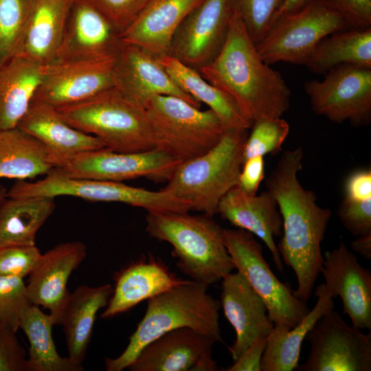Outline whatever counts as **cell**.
<instances>
[{
    "label": "cell",
    "mask_w": 371,
    "mask_h": 371,
    "mask_svg": "<svg viewBox=\"0 0 371 371\" xmlns=\"http://www.w3.org/2000/svg\"><path fill=\"white\" fill-rule=\"evenodd\" d=\"M8 190L2 185H0V205L7 196Z\"/></svg>",
    "instance_id": "cell-49"
},
{
    "label": "cell",
    "mask_w": 371,
    "mask_h": 371,
    "mask_svg": "<svg viewBox=\"0 0 371 371\" xmlns=\"http://www.w3.org/2000/svg\"><path fill=\"white\" fill-rule=\"evenodd\" d=\"M113 286L81 285L70 293L60 324L66 338L68 357L82 365L90 344L98 311L106 307Z\"/></svg>",
    "instance_id": "cell-27"
},
{
    "label": "cell",
    "mask_w": 371,
    "mask_h": 371,
    "mask_svg": "<svg viewBox=\"0 0 371 371\" xmlns=\"http://www.w3.org/2000/svg\"><path fill=\"white\" fill-rule=\"evenodd\" d=\"M176 84L199 103L205 104L221 120L226 129H250L253 122L227 94L214 87L199 72L167 55L158 56Z\"/></svg>",
    "instance_id": "cell-30"
},
{
    "label": "cell",
    "mask_w": 371,
    "mask_h": 371,
    "mask_svg": "<svg viewBox=\"0 0 371 371\" xmlns=\"http://www.w3.org/2000/svg\"><path fill=\"white\" fill-rule=\"evenodd\" d=\"M16 333L0 322V371H27V355Z\"/></svg>",
    "instance_id": "cell-42"
},
{
    "label": "cell",
    "mask_w": 371,
    "mask_h": 371,
    "mask_svg": "<svg viewBox=\"0 0 371 371\" xmlns=\"http://www.w3.org/2000/svg\"><path fill=\"white\" fill-rule=\"evenodd\" d=\"M264 178V157H254L243 162L238 176L237 186L247 194L254 195L256 194Z\"/></svg>",
    "instance_id": "cell-44"
},
{
    "label": "cell",
    "mask_w": 371,
    "mask_h": 371,
    "mask_svg": "<svg viewBox=\"0 0 371 371\" xmlns=\"http://www.w3.org/2000/svg\"><path fill=\"white\" fill-rule=\"evenodd\" d=\"M146 231L169 243L177 266L192 280L207 286L221 281L235 269L222 228L213 216L188 212H148Z\"/></svg>",
    "instance_id": "cell-4"
},
{
    "label": "cell",
    "mask_w": 371,
    "mask_h": 371,
    "mask_svg": "<svg viewBox=\"0 0 371 371\" xmlns=\"http://www.w3.org/2000/svg\"><path fill=\"white\" fill-rule=\"evenodd\" d=\"M323 80L304 85L313 111L335 123L348 121L355 127L371 122V68L341 65L325 74Z\"/></svg>",
    "instance_id": "cell-10"
},
{
    "label": "cell",
    "mask_w": 371,
    "mask_h": 371,
    "mask_svg": "<svg viewBox=\"0 0 371 371\" xmlns=\"http://www.w3.org/2000/svg\"><path fill=\"white\" fill-rule=\"evenodd\" d=\"M268 336L258 337L225 371H260Z\"/></svg>",
    "instance_id": "cell-45"
},
{
    "label": "cell",
    "mask_w": 371,
    "mask_h": 371,
    "mask_svg": "<svg viewBox=\"0 0 371 371\" xmlns=\"http://www.w3.org/2000/svg\"><path fill=\"white\" fill-rule=\"evenodd\" d=\"M113 76L115 87L143 106L153 96L172 95L201 108V103L176 84L158 56L137 45L122 43L115 60Z\"/></svg>",
    "instance_id": "cell-20"
},
{
    "label": "cell",
    "mask_w": 371,
    "mask_h": 371,
    "mask_svg": "<svg viewBox=\"0 0 371 371\" xmlns=\"http://www.w3.org/2000/svg\"><path fill=\"white\" fill-rule=\"evenodd\" d=\"M86 256L84 243H62L42 254L28 276L26 287L31 303L48 309L55 325H60L70 295L67 289L69 277Z\"/></svg>",
    "instance_id": "cell-18"
},
{
    "label": "cell",
    "mask_w": 371,
    "mask_h": 371,
    "mask_svg": "<svg viewBox=\"0 0 371 371\" xmlns=\"http://www.w3.org/2000/svg\"><path fill=\"white\" fill-rule=\"evenodd\" d=\"M348 30L346 22L326 0H310L302 8L274 21L256 45L268 65L287 62L305 65L324 38Z\"/></svg>",
    "instance_id": "cell-8"
},
{
    "label": "cell",
    "mask_w": 371,
    "mask_h": 371,
    "mask_svg": "<svg viewBox=\"0 0 371 371\" xmlns=\"http://www.w3.org/2000/svg\"><path fill=\"white\" fill-rule=\"evenodd\" d=\"M247 129H226L206 153L181 162L162 188L190 204L192 210L214 216L225 194L237 186Z\"/></svg>",
    "instance_id": "cell-5"
},
{
    "label": "cell",
    "mask_w": 371,
    "mask_h": 371,
    "mask_svg": "<svg viewBox=\"0 0 371 371\" xmlns=\"http://www.w3.org/2000/svg\"><path fill=\"white\" fill-rule=\"evenodd\" d=\"M55 208L54 198L7 195L0 205V247L36 245L38 231Z\"/></svg>",
    "instance_id": "cell-31"
},
{
    "label": "cell",
    "mask_w": 371,
    "mask_h": 371,
    "mask_svg": "<svg viewBox=\"0 0 371 371\" xmlns=\"http://www.w3.org/2000/svg\"><path fill=\"white\" fill-rule=\"evenodd\" d=\"M310 0H284L275 14L271 23L278 19L302 8Z\"/></svg>",
    "instance_id": "cell-48"
},
{
    "label": "cell",
    "mask_w": 371,
    "mask_h": 371,
    "mask_svg": "<svg viewBox=\"0 0 371 371\" xmlns=\"http://www.w3.org/2000/svg\"><path fill=\"white\" fill-rule=\"evenodd\" d=\"M314 295L317 298L315 306L297 326L289 328L274 325L267 337L260 371H292L297 368L301 347L308 333L324 314L334 308L333 299L324 283L316 287Z\"/></svg>",
    "instance_id": "cell-28"
},
{
    "label": "cell",
    "mask_w": 371,
    "mask_h": 371,
    "mask_svg": "<svg viewBox=\"0 0 371 371\" xmlns=\"http://www.w3.org/2000/svg\"><path fill=\"white\" fill-rule=\"evenodd\" d=\"M41 254L36 245L0 247V276H28Z\"/></svg>",
    "instance_id": "cell-39"
},
{
    "label": "cell",
    "mask_w": 371,
    "mask_h": 371,
    "mask_svg": "<svg viewBox=\"0 0 371 371\" xmlns=\"http://www.w3.org/2000/svg\"><path fill=\"white\" fill-rule=\"evenodd\" d=\"M221 281V306L236 333L229 347L235 361L258 337L268 336L274 324L263 300L240 273L231 272Z\"/></svg>",
    "instance_id": "cell-21"
},
{
    "label": "cell",
    "mask_w": 371,
    "mask_h": 371,
    "mask_svg": "<svg viewBox=\"0 0 371 371\" xmlns=\"http://www.w3.org/2000/svg\"><path fill=\"white\" fill-rule=\"evenodd\" d=\"M284 0H232L233 10L240 17L256 45L269 31L273 18Z\"/></svg>",
    "instance_id": "cell-37"
},
{
    "label": "cell",
    "mask_w": 371,
    "mask_h": 371,
    "mask_svg": "<svg viewBox=\"0 0 371 371\" xmlns=\"http://www.w3.org/2000/svg\"><path fill=\"white\" fill-rule=\"evenodd\" d=\"M44 65L14 56L0 66V131L14 128L33 100Z\"/></svg>",
    "instance_id": "cell-29"
},
{
    "label": "cell",
    "mask_w": 371,
    "mask_h": 371,
    "mask_svg": "<svg viewBox=\"0 0 371 371\" xmlns=\"http://www.w3.org/2000/svg\"><path fill=\"white\" fill-rule=\"evenodd\" d=\"M199 72L233 99L252 122L282 117L289 108V88L281 74L262 60L234 10L222 49Z\"/></svg>",
    "instance_id": "cell-2"
},
{
    "label": "cell",
    "mask_w": 371,
    "mask_h": 371,
    "mask_svg": "<svg viewBox=\"0 0 371 371\" xmlns=\"http://www.w3.org/2000/svg\"><path fill=\"white\" fill-rule=\"evenodd\" d=\"M233 12L232 0H201L177 27L168 56L199 71L222 49Z\"/></svg>",
    "instance_id": "cell-13"
},
{
    "label": "cell",
    "mask_w": 371,
    "mask_h": 371,
    "mask_svg": "<svg viewBox=\"0 0 371 371\" xmlns=\"http://www.w3.org/2000/svg\"><path fill=\"white\" fill-rule=\"evenodd\" d=\"M53 166L41 142L14 127L0 131V179H32Z\"/></svg>",
    "instance_id": "cell-32"
},
{
    "label": "cell",
    "mask_w": 371,
    "mask_h": 371,
    "mask_svg": "<svg viewBox=\"0 0 371 371\" xmlns=\"http://www.w3.org/2000/svg\"><path fill=\"white\" fill-rule=\"evenodd\" d=\"M341 65L371 68V28L329 35L319 43L304 65L311 72L325 74Z\"/></svg>",
    "instance_id": "cell-33"
},
{
    "label": "cell",
    "mask_w": 371,
    "mask_h": 371,
    "mask_svg": "<svg viewBox=\"0 0 371 371\" xmlns=\"http://www.w3.org/2000/svg\"><path fill=\"white\" fill-rule=\"evenodd\" d=\"M32 0H0V66L14 57L21 45Z\"/></svg>",
    "instance_id": "cell-35"
},
{
    "label": "cell",
    "mask_w": 371,
    "mask_h": 371,
    "mask_svg": "<svg viewBox=\"0 0 371 371\" xmlns=\"http://www.w3.org/2000/svg\"><path fill=\"white\" fill-rule=\"evenodd\" d=\"M311 344L300 371H370L371 333L348 326L333 309L324 314L308 333Z\"/></svg>",
    "instance_id": "cell-12"
},
{
    "label": "cell",
    "mask_w": 371,
    "mask_h": 371,
    "mask_svg": "<svg viewBox=\"0 0 371 371\" xmlns=\"http://www.w3.org/2000/svg\"><path fill=\"white\" fill-rule=\"evenodd\" d=\"M217 214L233 226L260 238L270 251L276 269L282 272V259L274 240L282 234V219L276 201L267 190L251 195L236 186L222 198Z\"/></svg>",
    "instance_id": "cell-23"
},
{
    "label": "cell",
    "mask_w": 371,
    "mask_h": 371,
    "mask_svg": "<svg viewBox=\"0 0 371 371\" xmlns=\"http://www.w3.org/2000/svg\"><path fill=\"white\" fill-rule=\"evenodd\" d=\"M57 110L69 125L98 137L113 151L137 153L155 148L144 106L116 87Z\"/></svg>",
    "instance_id": "cell-6"
},
{
    "label": "cell",
    "mask_w": 371,
    "mask_h": 371,
    "mask_svg": "<svg viewBox=\"0 0 371 371\" xmlns=\"http://www.w3.org/2000/svg\"><path fill=\"white\" fill-rule=\"evenodd\" d=\"M207 287L188 280L148 300L144 316L129 337L125 350L115 358L105 357L106 370L128 368L148 343L177 328H190L215 342H222L221 303L207 293Z\"/></svg>",
    "instance_id": "cell-3"
},
{
    "label": "cell",
    "mask_w": 371,
    "mask_h": 371,
    "mask_svg": "<svg viewBox=\"0 0 371 371\" xmlns=\"http://www.w3.org/2000/svg\"><path fill=\"white\" fill-rule=\"evenodd\" d=\"M74 0H32L25 31L15 56L40 65L52 62Z\"/></svg>",
    "instance_id": "cell-26"
},
{
    "label": "cell",
    "mask_w": 371,
    "mask_h": 371,
    "mask_svg": "<svg viewBox=\"0 0 371 371\" xmlns=\"http://www.w3.org/2000/svg\"><path fill=\"white\" fill-rule=\"evenodd\" d=\"M155 148L180 162L212 148L226 131L211 110L202 111L172 95H155L144 104Z\"/></svg>",
    "instance_id": "cell-7"
},
{
    "label": "cell",
    "mask_w": 371,
    "mask_h": 371,
    "mask_svg": "<svg viewBox=\"0 0 371 371\" xmlns=\"http://www.w3.org/2000/svg\"><path fill=\"white\" fill-rule=\"evenodd\" d=\"M337 214L343 225L355 236L371 233V198L362 201L344 198Z\"/></svg>",
    "instance_id": "cell-41"
},
{
    "label": "cell",
    "mask_w": 371,
    "mask_h": 371,
    "mask_svg": "<svg viewBox=\"0 0 371 371\" xmlns=\"http://www.w3.org/2000/svg\"><path fill=\"white\" fill-rule=\"evenodd\" d=\"M32 305L23 278L0 276L1 323L16 332L23 314Z\"/></svg>",
    "instance_id": "cell-38"
},
{
    "label": "cell",
    "mask_w": 371,
    "mask_h": 371,
    "mask_svg": "<svg viewBox=\"0 0 371 371\" xmlns=\"http://www.w3.org/2000/svg\"><path fill=\"white\" fill-rule=\"evenodd\" d=\"M115 60H54L44 65L42 80L32 102L58 109L115 87Z\"/></svg>",
    "instance_id": "cell-15"
},
{
    "label": "cell",
    "mask_w": 371,
    "mask_h": 371,
    "mask_svg": "<svg viewBox=\"0 0 371 371\" xmlns=\"http://www.w3.org/2000/svg\"><path fill=\"white\" fill-rule=\"evenodd\" d=\"M188 281L177 278L154 257L139 259L116 275L113 293L100 317H113Z\"/></svg>",
    "instance_id": "cell-24"
},
{
    "label": "cell",
    "mask_w": 371,
    "mask_h": 371,
    "mask_svg": "<svg viewBox=\"0 0 371 371\" xmlns=\"http://www.w3.org/2000/svg\"><path fill=\"white\" fill-rule=\"evenodd\" d=\"M344 16L348 29L371 28V0H326Z\"/></svg>",
    "instance_id": "cell-43"
},
{
    "label": "cell",
    "mask_w": 371,
    "mask_h": 371,
    "mask_svg": "<svg viewBox=\"0 0 371 371\" xmlns=\"http://www.w3.org/2000/svg\"><path fill=\"white\" fill-rule=\"evenodd\" d=\"M216 343L190 328L168 331L148 343L128 368L131 371H216Z\"/></svg>",
    "instance_id": "cell-16"
},
{
    "label": "cell",
    "mask_w": 371,
    "mask_h": 371,
    "mask_svg": "<svg viewBox=\"0 0 371 371\" xmlns=\"http://www.w3.org/2000/svg\"><path fill=\"white\" fill-rule=\"evenodd\" d=\"M201 0H150L120 34L123 43L157 56L169 55L171 41L186 15Z\"/></svg>",
    "instance_id": "cell-25"
},
{
    "label": "cell",
    "mask_w": 371,
    "mask_h": 371,
    "mask_svg": "<svg viewBox=\"0 0 371 371\" xmlns=\"http://www.w3.org/2000/svg\"><path fill=\"white\" fill-rule=\"evenodd\" d=\"M224 240L235 269L262 298L274 325L297 326L310 309L274 275L254 235L240 228L224 229Z\"/></svg>",
    "instance_id": "cell-9"
},
{
    "label": "cell",
    "mask_w": 371,
    "mask_h": 371,
    "mask_svg": "<svg viewBox=\"0 0 371 371\" xmlns=\"http://www.w3.org/2000/svg\"><path fill=\"white\" fill-rule=\"evenodd\" d=\"M350 243L352 249L365 258L371 259V233L356 236Z\"/></svg>",
    "instance_id": "cell-47"
},
{
    "label": "cell",
    "mask_w": 371,
    "mask_h": 371,
    "mask_svg": "<svg viewBox=\"0 0 371 371\" xmlns=\"http://www.w3.org/2000/svg\"><path fill=\"white\" fill-rule=\"evenodd\" d=\"M321 273L330 297L339 296L344 313L352 326L371 329V273L358 262L343 240L337 248L326 251Z\"/></svg>",
    "instance_id": "cell-19"
},
{
    "label": "cell",
    "mask_w": 371,
    "mask_h": 371,
    "mask_svg": "<svg viewBox=\"0 0 371 371\" xmlns=\"http://www.w3.org/2000/svg\"><path fill=\"white\" fill-rule=\"evenodd\" d=\"M344 198L362 201L371 198V169L355 170L346 178L344 183Z\"/></svg>",
    "instance_id": "cell-46"
},
{
    "label": "cell",
    "mask_w": 371,
    "mask_h": 371,
    "mask_svg": "<svg viewBox=\"0 0 371 371\" xmlns=\"http://www.w3.org/2000/svg\"><path fill=\"white\" fill-rule=\"evenodd\" d=\"M243 148V162L266 155H276L282 149L290 126L282 117L254 121Z\"/></svg>",
    "instance_id": "cell-36"
},
{
    "label": "cell",
    "mask_w": 371,
    "mask_h": 371,
    "mask_svg": "<svg viewBox=\"0 0 371 371\" xmlns=\"http://www.w3.org/2000/svg\"><path fill=\"white\" fill-rule=\"evenodd\" d=\"M102 13L121 34L150 0H85Z\"/></svg>",
    "instance_id": "cell-40"
},
{
    "label": "cell",
    "mask_w": 371,
    "mask_h": 371,
    "mask_svg": "<svg viewBox=\"0 0 371 371\" xmlns=\"http://www.w3.org/2000/svg\"><path fill=\"white\" fill-rule=\"evenodd\" d=\"M54 325L50 314L44 313L37 305L32 304L23 314L19 328L30 344L27 371H83L82 365L58 354L52 335Z\"/></svg>",
    "instance_id": "cell-34"
},
{
    "label": "cell",
    "mask_w": 371,
    "mask_h": 371,
    "mask_svg": "<svg viewBox=\"0 0 371 371\" xmlns=\"http://www.w3.org/2000/svg\"><path fill=\"white\" fill-rule=\"evenodd\" d=\"M302 159V147L284 151L265 186L282 216V234L277 249L282 260L295 272L297 286L293 294L306 303L322 269L321 243L332 212L319 206L315 194L300 183Z\"/></svg>",
    "instance_id": "cell-1"
},
{
    "label": "cell",
    "mask_w": 371,
    "mask_h": 371,
    "mask_svg": "<svg viewBox=\"0 0 371 371\" xmlns=\"http://www.w3.org/2000/svg\"><path fill=\"white\" fill-rule=\"evenodd\" d=\"M122 43L120 33L102 13L85 0H74L54 60L115 59Z\"/></svg>",
    "instance_id": "cell-17"
},
{
    "label": "cell",
    "mask_w": 371,
    "mask_h": 371,
    "mask_svg": "<svg viewBox=\"0 0 371 371\" xmlns=\"http://www.w3.org/2000/svg\"><path fill=\"white\" fill-rule=\"evenodd\" d=\"M16 127L43 144L53 168L65 166L80 153L105 148L98 137L74 128L57 109L41 102H31Z\"/></svg>",
    "instance_id": "cell-22"
},
{
    "label": "cell",
    "mask_w": 371,
    "mask_h": 371,
    "mask_svg": "<svg viewBox=\"0 0 371 371\" xmlns=\"http://www.w3.org/2000/svg\"><path fill=\"white\" fill-rule=\"evenodd\" d=\"M180 163L156 148L117 153L102 148L80 153L65 166L54 169L73 178L122 182L145 177L155 182H167Z\"/></svg>",
    "instance_id": "cell-14"
},
{
    "label": "cell",
    "mask_w": 371,
    "mask_h": 371,
    "mask_svg": "<svg viewBox=\"0 0 371 371\" xmlns=\"http://www.w3.org/2000/svg\"><path fill=\"white\" fill-rule=\"evenodd\" d=\"M36 181L17 180L8 190L9 196L50 197L68 196L92 202L121 203L143 208L147 212L163 210L167 196L161 190L153 191L109 181L66 177L55 169Z\"/></svg>",
    "instance_id": "cell-11"
}]
</instances>
